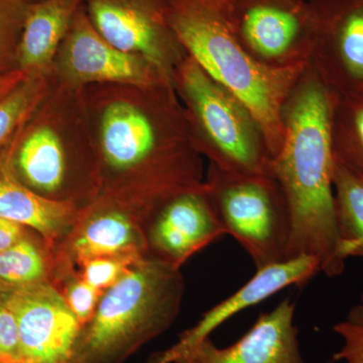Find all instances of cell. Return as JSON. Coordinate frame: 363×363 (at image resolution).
<instances>
[{
  "instance_id": "30bf717a",
  "label": "cell",
  "mask_w": 363,
  "mask_h": 363,
  "mask_svg": "<svg viewBox=\"0 0 363 363\" xmlns=\"http://www.w3.org/2000/svg\"><path fill=\"white\" fill-rule=\"evenodd\" d=\"M0 300L16 315L26 363L69 362L82 326L52 283L4 291Z\"/></svg>"
},
{
  "instance_id": "5b68a950",
  "label": "cell",
  "mask_w": 363,
  "mask_h": 363,
  "mask_svg": "<svg viewBox=\"0 0 363 363\" xmlns=\"http://www.w3.org/2000/svg\"><path fill=\"white\" fill-rule=\"evenodd\" d=\"M205 187L225 234L245 248L257 269L286 259L290 216L272 175H247L210 164Z\"/></svg>"
},
{
  "instance_id": "603a6c76",
  "label": "cell",
  "mask_w": 363,
  "mask_h": 363,
  "mask_svg": "<svg viewBox=\"0 0 363 363\" xmlns=\"http://www.w3.org/2000/svg\"><path fill=\"white\" fill-rule=\"evenodd\" d=\"M63 296L67 306L77 318L81 326L84 327L94 316L104 291L86 283L79 274H68L65 279L52 283Z\"/></svg>"
},
{
  "instance_id": "e0dca14e",
  "label": "cell",
  "mask_w": 363,
  "mask_h": 363,
  "mask_svg": "<svg viewBox=\"0 0 363 363\" xmlns=\"http://www.w3.org/2000/svg\"><path fill=\"white\" fill-rule=\"evenodd\" d=\"M16 167L26 186L52 199L65 186L68 174L65 147L51 126L33 130L21 143Z\"/></svg>"
},
{
  "instance_id": "8fae6325",
  "label": "cell",
  "mask_w": 363,
  "mask_h": 363,
  "mask_svg": "<svg viewBox=\"0 0 363 363\" xmlns=\"http://www.w3.org/2000/svg\"><path fill=\"white\" fill-rule=\"evenodd\" d=\"M225 235L205 184L162 202L147 226V257L180 269L196 252Z\"/></svg>"
},
{
  "instance_id": "d6986e66",
  "label": "cell",
  "mask_w": 363,
  "mask_h": 363,
  "mask_svg": "<svg viewBox=\"0 0 363 363\" xmlns=\"http://www.w3.org/2000/svg\"><path fill=\"white\" fill-rule=\"evenodd\" d=\"M331 135L334 159L363 176V91L335 95Z\"/></svg>"
},
{
  "instance_id": "f546056e",
  "label": "cell",
  "mask_w": 363,
  "mask_h": 363,
  "mask_svg": "<svg viewBox=\"0 0 363 363\" xmlns=\"http://www.w3.org/2000/svg\"><path fill=\"white\" fill-rule=\"evenodd\" d=\"M30 2H33V1H38V0H30Z\"/></svg>"
},
{
  "instance_id": "ba28073f",
  "label": "cell",
  "mask_w": 363,
  "mask_h": 363,
  "mask_svg": "<svg viewBox=\"0 0 363 363\" xmlns=\"http://www.w3.org/2000/svg\"><path fill=\"white\" fill-rule=\"evenodd\" d=\"M149 219V214L124 201H104L80 211L58 252H54V278L71 274L74 267L90 259L147 257Z\"/></svg>"
},
{
  "instance_id": "9a60e30c",
  "label": "cell",
  "mask_w": 363,
  "mask_h": 363,
  "mask_svg": "<svg viewBox=\"0 0 363 363\" xmlns=\"http://www.w3.org/2000/svg\"><path fill=\"white\" fill-rule=\"evenodd\" d=\"M80 211L71 201L56 200L21 184L6 164L0 166V218L32 228L56 250L75 225Z\"/></svg>"
},
{
  "instance_id": "4316f807",
  "label": "cell",
  "mask_w": 363,
  "mask_h": 363,
  "mask_svg": "<svg viewBox=\"0 0 363 363\" xmlns=\"http://www.w3.org/2000/svg\"><path fill=\"white\" fill-rule=\"evenodd\" d=\"M26 227L0 218V252L26 238Z\"/></svg>"
},
{
  "instance_id": "7402d4cb",
  "label": "cell",
  "mask_w": 363,
  "mask_h": 363,
  "mask_svg": "<svg viewBox=\"0 0 363 363\" xmlns=\"http://www.w3.org/2000/svg\"><path fill=\"white\" fill-rule=\"evenodd\" d=\"M30 0H0V73L16 70Z\"/></svg>"
},
{
  "instance_id": "7a4b0ae2",
  "label": "cell",
  "mask_w": 363,
  "mask_h": 363,
  "mask_svg": "<svg viewBox=\"0 0 363 363\" xmlns=\"http://www.w3.org/2000/svg\"><path fill=\"white\" fill-rule=\"evenodd\" d=\"M167 20L185 54L255 116L274 159L284 105L306 66L274 70L257 63L236 35L233 0H167Z\"/></svg>"
},
{
  "instance_id": "484cf974",
  "label": "cell",
  "mask_w": 363,
  "mask_h": 363,
  "mask_svg": "<svg viewBox=\"0 0 363 363\" xmlns=\"http://www.w3.org/2000/svg\"><path fill=\"white\" fill-rule=\"evenodd\" d=\"M333 329L343 339L342 347L334 354L333 360L363 363V322L344 320L336 324Z\"/></svg>"
},
{
  "instance_id": "5bb4252c",
  "label": "cell",
  "mask_w": 363,
  "mask_h": 363,
  "mask_svg": "<svg viewBox=\"0 0 363 363\" xmlns=\"http://www.w3.org/2000/svg\"><path fill=\"white\" fill-rule=\"evenodd\" d=\"M295 311V303L286 298L272 311L260 314L252 328L233 345L217 347L209 337L175 363H306Z\"/></svg>"
},
{
  "instance_id": "cb8c5ba5",
  "label": "cell",
  "mask_w": 363,
  "mask_h": 363,
  "mask_svg": "<svg viewBox=\"0 0 363 363\" xmlns=\"http://www.w3.org/2000/svg\"><path fill=\"white\" fill-rule=\"evenodd\" d=\"M143 257H116L90 259L79 267L78 274L86 283L105 292L123 277L128 267Z\"/></svg>"
},
{
  "instance_id": "d4e9b609",
  "label": "cell",
  "mask_w": 363,
  "mask_h": 363,
  "mask_svg": "<svg viewBox=\"0 0 363 363\" xmlns=\"http://www.w3.org/2000/svg\"><path fill=\"white\" fill-rule=\"evenodd\" d=\"M0 362L26 363L16 315L0 300Z\"/></svg>"
},
{
  "instance_id": "9c48e42d",
  "label": "cell",
  "mask_w": 363,
  "mask_h": 363,
  "mask_svg": "<svg viewBox=\"0 0 363 363\" xmlns=\"http://www.w3.org/2000/svg\"><path fill=\"white\" fill-rule=\"evenodd\" d=\"M315 23L310 64L336 96L363 91V0H308Z\"/></svg>"
},
{
  "instance_id": "2e32d148",
  "label": "cell",
  "mask_w": 363,
  "mask_h": 363,
  "mask_svg": "<svg viewBox=\"0 0 363 363\" xmlns=\"http://www.w3.org/2000/svg\"><path fill=\"white\" fill-rule=\"evenodd\" d=\"M83 0L30 2L18 50V69L37 78L51 65Z\"/></svg>"
},
{
  "instance_id": "ac0fdd59",
  "label": "cell",
  "mask_w": 363,
  "mask_h": 363,
  "mask_svg": "<svg viewBox=\"0 0 363 363\" xmlns=\"http://www.w3.org/2000/svg\"><path fill=\"white\" fill-rule=\"evenodd\" d=\"M333 188L344 255L363 259V176L334 159Z\"/></svg>"
},
{
  "instance_id": "4fadbf2b",
  "label": "cell",
  "mask_w": 363,
  "mask_h": 363,
  "mask_svg": "<svg viewBox=\"0 0 363 363\" xmlns=\"http://www.w3.org/2000/svg\"><path fill=\"white\" fill-rule=\"evenodd\" d=\"M320 272L319 262L312 257L301 255L257 269L255 276L233 295L205 313L197 324L184 332L169 350L160 353L147 363H175L198 344L210 337V334L224 322L272 297L279 291L301 285Z\"/></svg>"
},
{
  "instance_id": "d6a6232c",
  "label": "cell",
  "mask_w": 363,
  "mask_h": 363,
  "mask_svg": "<svg viewBox=\"0 0 363 363\" xmlns=\"http://www.w3.org/2000/svg\"><path fill=\"white\" fill-rule=\"evenodd\" d=\"M0 363H2V362H0Z\"/></svg>"
},
{
  "instance_id": "6da1fadb",
  "label": "cell",
  "mask_w": 363,
  "mask_h": 363,
  "mask_svg": "<svg viewBox=\"0 0 363 363\" xmlns=\"http://www.w3.org/2000/svg\"><path fill=\"white\" fill-rule=\"evenodd\" d=\"M334 98L309 62L284 105L283 140L272 162L290 216L286 259L314 257L328 278L340 276L347 259L339 240L334 199Z\"/></svg>"
},
{
  "instance_id": "8992f818",
  "label": "cell",
  "mask_w": 363,
  "mask_h": 363,
  "mask_svg": "<svg viewBox=\"0 0 363 363\" xmlns=\"http://www.w3.org/2000/svg\"><path fill=\"white\" fill-rule=\"evenodd\" d=\"M233 23L260 65L286 70L309 63L315 23L308 0H233Z\"/></svg>"
},
{
  "instance_id": "83f0119b",
  "label": "cell",
  "mask_w": 363,
  "mask_h": 363,
  "mask_svg": "<svg viewBox=\"0 0 363 363\" xmlns=\"http://www.w3.org/2000/svg\"><path fill=\"white\" fill-rule=\"evenodd\" d=\"M28 79L30 77L18 69L0 73V101Z\"/></svg>"
},
{
  "instance_id": "3957f363",
  "label": "cell",
  "mask_w": 363,
  "mask_h": 363,
  "mask_svg": "<svg viewBox=\"0 0 363 363\" xmlns=\"http://www.w3.org/2000/svg\"><path fill=\"white\" fill-rule=\"evenodd\" d=\"M185 284L180 269L149 257L128 267L82 327L70 363H123L178 316Z\"/></svg>"
},
{
  "instance_id": "4dcf8cb0",
  "label": "cell",
  "mask_w": 363,
  "mask_h": 363,
  "mask_svg": "<svg viewBox=\"0 0 363 363\" xmlns=\"http://www.w3.org/2000/svg\"><path fill=\"white\" fill-rule=\"evenodd\" d=\"M60 363H70V362H60Z\"/></svg>"
},
{
  "instance_id": "7c38bea8",
  "label": "cell",
  "mask_w": 363,
  "mask_h": 363,
  "mask_svg": "<svg viewBox=\"0 0 363 363\" xmlns=\"http://www.w3.org/2000/svg\"><path fill=\"white\" fill-rule=\"evenodd\" d=\"M63 64L79 82H116L152 88L171 84L145 59L117 49L97 32L80 6L63 42Z\"/></svg>"
},
{
  "instance_id": "ffe728a7",
  "label": "cell",
  "mask_w": 363,
  "mask_h": 363,
  "mask_svg": "<svg viewBox=\"0 0 363 363\" xmlns=\"http://www.w3.org/2000/svg\"><path fill=\"white\" fill-rule=\"evenodd\" d=\"M54 274V255L28 235L0 252V286L6 291L52 283Z\"/></svg>"
},
{
  "instance_id": "52a82bcc",
  "label": "cell",
  "mask_w": 363,
  "mask_h": 363,
  "mask_svg": "<svg viewBox=\"0 0 363 363\" xmlns=\"http://www.w3.org/2000/svg\"><path fill=\"white\" fill-rule=\"evenodd\" d=\"M97 32L117 49L145 59L167 80L186 54L167 20V0H83Z\"/></svg>"
},
{
  "instance_id": "f1b7e54d",
  "label": "cell",
  "mask_w": 363,
  "mask_h": 363,
  "mask_svg": "<svg viewBox=\"0 0 363 363\" xmlns=\"http://www.w3.org/2000/svg\"><path fill=\"white\" fill-rule=\"evenodd\" d=\"M346 320L350 322H363V294L357 303L348 313Z\"/></svg>"
},
{
  "instance_id": "1f68e13d",
  "label": "cell",
  "mask_w": 363,
  "mask_h": 363,
  "mask_svg": "<svg viewBox=\"0 0 363 363\" xmlns=\"http://www.w3.org/2000/svg\"><path fill=\"white\" fill-rule=\"evenodd\" d=\"M180 363H188V362H180Z\"/></svg>"
},
{
  "instance_id": "44dd1931",
  "label": "cell",
  "mask_w": 363,
  "mask_h": 363,
  "mask_svg": "<svg viewBox=\"0 0 363 363\" xmlns=\"http://www.w3.org/2000/svg\"><path fill=\"white\" fill-rule=\"evenodd\" d=\"M40 91L37 79L30 78L0 101V152L38 104Z\"/></svg>"
},
{
  "instance_id": "277c9868",
  "label": "cell",
  "mask_w": 363,
  "mask_h": 363,
  "mask_svg": "<svg viewBox=\"0 0 363 363\" xmlns=\"http://www.w3.org/2000/svg\"><path fill=\"white\" fill-rule=\"evenodd\" d=\"M196 149L210 164L247 175H272L262 126L233 93L186 55L173 74Z\"/></svg>"
}]
</instances>
